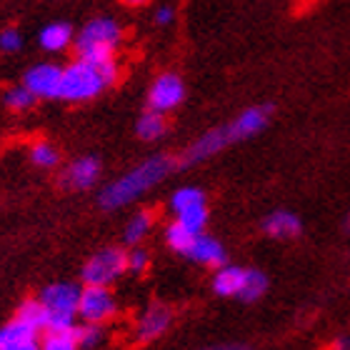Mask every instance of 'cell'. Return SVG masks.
Listing matches in <instances>:
<instances>
[{
	"label": "cell",
	"mask_w": 350,
	"mask_h": 350,
	"mask_svg": "<svg viewBox=\"0 0 350 350\" xmlns=\"http://www.w3.org/2000/svg\"><path fill=\"white\" fill-rule=\"evenodd\" d=\"M270 110H273L270 105H250V108L243 110L241 116H235L230 123L205 131L196 143H190V146L185 148L183 158L175 163V165H180V168L198 165V163H203V161H211L213 155L223 153L226 148L258 135V133L268 125Z\"/></svg>",
	"instance_id": "obj_1"
},
{
	"label": "cell",
	"mask_w": 350,
	"mask_h": 350,
	"mask_svg": "<svg viewBox=\"0 0 350 350\" xmlns=\"http://www.w3.org/2000/svg\"><path fill=\"white\" fill-rule=\"evenodd\" d=\"M173 168V158H168V155H153V158L138 163L135 168L125 170L120 178L110 180L100 190L98 203H100L103 211H120L125 205L135 203L140 196H146L148 190L155 188L161 180H165Z\"/></svg>",
	"instance_id": "obj_2"
},
{
	"label": "cell",
	"mask_w": 350,
	"mask_h": 350,
	"mask_svg": "<svg viewBox=\"0 0 350 350\" xmlns=\"http://www.w3.org/2000/svg\"><path fill=\"white\" fill-rule=\"evenodd\" d=\"M118 81V63L113 60H83L75 58L70 66L63 68L58 100L88 103L103 95Z\"/></svg>",
	"instance_id": "obj_3"
},
{
	"label": "cell",
	"mask_w": 350,
	"mask_h": 350,
	"mask_svg": "<svg viewBox=\"0 0 350 350\" xmlns=\"http://www.w3.org/2000/svg\"><path fill=\"white\" fill-rule=\"evenodd\" d=\"M123 40V28L120 23L108 18V15H100V18H93L88 21L78 33H75L73 40V51L75 58L83 60H113L116 58L118 45Z\"/></svg>",
	"instance_id": "obj_4"
},
{
	"label": "cell",
	"mask_w": 350,
	"mask_h": 350,
	"mask_svg": "<svg viewBox=\"0 0 350 350\" xmlns=\"http://www.w3.org/2000/svg\"><path fill=\"white\" fill-rule=\"evenodd\" d=\"M38 300L48 310V325L45 333H66L75 328L78 321V300H81V285L70 280H55L48 283L38 293Z\"/></svg>",
	"instance_id": "obj_5"
},
{
	"label": "cell",
	"mask_w": 350,
	"mask_h": 350,
	"mask_svg": "<svg viewBox=\"0 0 350 350\" xmlns=\"http://www.w3.org/2000/svg\"><path fill=\"white\" fill-rule=\"evenodd\" d=\"M125 256H128V253H125L123 248H118V245H105V248L95 250L93 256L83 262V270H81L83 285L110 288V285L116 283L120 275H125V270H128Z\"/></svg>",
	"instance_id": "obj_6"
},
{
	"label": "cell",
	"mask_w": 350,
	"mask_h": 350,
	"mask_svg": "<svg viewBox=\"0 0 350 350\" xmlns=\"http://www.w3.org/2000/svg\"><path fill=\"white\" fill-rule=\"evenodd\" d=\"M170 211H173L175 220L183 228H188L190 233H205L211 211H208V200L205 193L196 185H183L173 193L170 198Z\"/></svg>",
	"instance_id": "obj_7"
},
{
	"label": "cell",
	"mask_w": 350,
	"mask_h": 350,
	"mask_svg": "<svg viewBox=\"0 0 350 350\" xmlns=\"http://www.w3.org/2000/svg\"><path fill=\"white\" fill-rule=\"evenodd\" d=\"M118 313V300L110 288L100 285H83L81 300H78V318L81 323L103 325Z\"/></svg>",
	"instance_id": "obj_8"
},
{
	"label": "cell",
	"mask_w": 350,
	"mask_h": 350,
	"mask_svg": "<svg viewBox=\"0 0 350 350\" xmlns=\"http://www.w3.org/2000/svg\"><path fill=\"white\" fill-rule=\"evenodd\" d=\"M60 78H63V68L58 63H36L23 73V85L36 95V100H58L60 93Z\"/></svg>",
	"instance_id": "obj_9"
},
{
	"label": "cell",
	"mask_w": 350,
	"mask_h": 350,
	"mask_svg": "<svg viewBox=\"0 0 350 350\" xmlns=\"http://www.w3.org/2000/svg\"><path fill=\"white\" fill-rule=\"evenodd\" d=\"M185 100V83L178 73H163L158 75L148 90V108L155 113H170Z\"/></svg>",
	"instance_id": "obj_10"
},
{
	"label": "cell",
	"mask_w": 350,
	"mask_h": 350,
	"mask_svg": "<svg viewBox=\"0 0 350 350\" xmlns=\"http://www.w3.org/2000/svg\"><path fill=\"white\" fill-rule=\"evenodd\" d=\"M103 165L95 155H83L75 158L66 165V170L60 173V185L66 190H90L95 183L100 180Z\"/></svg>",
	"instance_id": "obj_11"
},
{
	"label": "cell",
	"mask_w": 350,
	"mask_h": 350,
	"mask_svg": "<svg viewBox=\"0 0 350 350\" xmlns=\"http://www.w3.org/2000/svg\"><path fill=\"white\" fill-rule=\"evenodd\" d=\"M40 330L10 318L0 325V350H40Z\"/></svg>",
	"instance_id": "obj_12"
},
{
	"label": "cell",
	"mask_w": 350,
	"mask_h": 350,
	"mask_svg": "<svg viewBox=\"0 0 350 350\" xmlns=\"http://www.w3.org/2000/svg\"><path fill=\"white\" fill-rule=\"evenodd\" d=\"M170 321H173V313H170V308L161 306V303H153V306H148L138 318V325H135V336L138 340L148 343V340H155V338H161L165 330L170 328Z\"/></svg>",
	"instance_id": "obj_13"
},
{
	"label": "cell",
	"mask_w": 350,
	"mask_h": 350,
	"mask_svg": "<svg viewBox=\"0 0 350 350\" xmlns=\"http://www.w3.org/2000/svg\"><path fill=\"white\" fill-rule=\"evenodd\" d=\"M185 258H190L193 262H200V265H211V268H218L226 262V248L218 238L205 233H198L190 243V248L185 250Z\"/></svg>",
	"instance_id": "obj_14"
},
{
	"label": "cell",
	"mask_w": 350,
	"mask_h": 350,
	"mask_svg": "<svg viewBox=\"0 0 350 350\" xmlns=\"http://www.w3.org/2000/svg\"><path fill=\"white\" fill-rule=\"evenodd\" d=\"M262 233L275 238V241H293L298 238L303 230V223L295 213L291 211H273L270 215H265V220L260 223Z\"/></svg>",
	"instance_id": "obj_15"
},
{
	"label": "cell",
	"mask_w": 350,
	"mask_h": 350,
	"mask_svg": "<svg viewBox=\"0 0 350 350\" xmlns=\"http://www.w3.org/2000/svg\"><path fill=\"white\" fill-rule=\"evenodd\" d=\"M73 40H75L73 25L63 21L48 23V25L40 28V33H38V45H40L45 53H66L68 48H73Z\"/></svg>",
	"instance_id": "obj_16"
},
{
	"label": "cell",
	"mask_w": 350,
	"mask_h": 350,
	"mask_svg": "<svg viewBox=\"0 0 350 350\" xmlns=\"http://www.w3.org/2000/svg\"><path fill=\"white\" fill-rule=\"evenodd\" d=\"M245 270L241 265H218L215 268V275H213V291L220 298H238L243 291V283H245Z\"/></svg>",
	"instance_id": "obj_17"
},
{
	"label": "cell",
	"mask_w": 350,
	"mask_h": 350,
	"mask_svg": "<svg viewBox=\"0 0 350 350\" xmlns=\"http://www.w3.org/2000/svg\"><path fill=\"white\" fill-rule=\"evenodd\" d=\"M13 318L23 321L25 325H30V328L40 330V333H45V325H48V310H45V306L38 298L23 300L21 306L15 308Z\"/></svg>",
	"instance_id": "obj_18"
},
{
	"label": "cell",
	"mask_w": 350,
	"mask_h": 350,
	"mask_svg": "<svg viewBox=\"0 0 350 350\" xmlns=\"http://www.w3.org/2000/svg\"><path fill=\"white\" fill-rule=\"evenodd\" d=\"M165 131H168V120H165V116L163 113H155V110L148 108L143 116L138 118V123H135V133H138L140 140H158L165 135Z\"/></svg>",
	"instance_id": "obj_19"
},
{
	"label": "cell",
	"mask_w": 350,
	"mask_h": 350,
	"mask_svg": "<svg viewBox=\"0 0 350 350\" xmlns=\"http://www.w3.org/2000/svg\"><path fill=\"white\" fill-rule=\"evenodd\" d=\"M150 228H153V215L146 211L135 213L123 228V243L125 245H131V248H135V245H140L143 238L150 233Z\"/></svg>",
	"instance_id": "obj_20"
},
{
	"label": "cell",
	"mask_w": 350,
	"mask_h": 350,
	"mask_svg": "<svg viewBox=\"0 0 350 350\" xmlns=\"http://www.w3.org/2000/svg\"><path fill=\"white\" fill-rule=\"evenodd\" d=\"M30 163L40 170H53L60 163V150L53 146L51 140H36L28 150Z\"/></svg>",
	"instance_id": "obj_21"
},
{
	"label": "cell",
	"mask_w": 350,
	"mask_h": 350,
	"mask_svg": "<svg viewBox=\"0 0 350 350\" xmlns=\"http://www.w3.org/2000/svg\"><path fill=\"white\" fill-rule=\"evenodd\" d=\"M36 103H38L36 95L30 93L23 83H18V85H8L5 90H3V105H5L10 113H25V110H30Z\"/></svg>",
	"instance_id": "obj_22"
},
{
	"label": "cell",
	"mask_w": 350,
	"mask_h": 350,
	"mask_svg": "<svg viewBox=\"0 0 350 350\" xmlns=\"http://www.w3.org/2000/svg\"><path fill=\"white\" fill-rule=\"evenodd\" d=\"M268 291V275L262 270L248 268L245 270V283H243V291L238 295V300H245V303H256L265 295Z\"/></svg>",
	"instance_id": "obj_23"
},
{
	"label": "cell",
	"mask_w": 350,
	"mask_h": 350,
	"mask_svg": "<svg viewBox=\"0 0 350 350\" xmlns=\"http://www.w3.org/2000/svg\"><path fill=\"white\" fill-rule=\"evenodd\" d=\"M73 338H75V343H78V350H95L98 345H103L105 333H103V325H93V323H75Z\"/></svg>",
	"instance_id": "obj_24"
},
{
	"label": "cell",
	"mask_w": 350,
	"mask_h": 350,
	"mask_svg": "<svg viewBox=\"0 0 350 350\" xmlns=\"http://www.w3.org/2000/svg\"><path fill=\"white\" fill-rule=\"evenodd\" d=\"M193 238H196V233H190L188 228H183L178 220H173V223L165 228V243L170 245V250L180 253V256H185V250L190 248Z\"/></svg>",
	"instance_id": "obj_25"
},
{
	"label": "cell",
	"mask_w": 350,
	"mask_h": 350,
	"mask_svg": "<svg viewBox=\"0 0 350 350\" xmlns=\"http://www.w3.org/2000/svg\"><path fill=\"white\" fill-rule=\"evenodd\" d=\"M40 350H78L73 330H66V333H45V336H40Z\"/></svg>",
	"instance_id": "obj_26"
},
{
	"label": "cell",
	"mask_w": 350,
	"mask_h": 350,
	"mask_svg": "<svg viewBox=\"0 0 350 350\" xmlns=\"http://www.w3.org/2000/svg\"><path fill=\"white\" fill-rule=\"evenodd\" d=\"M23 51V33L18 28H3L0 30V53L5 55H15Z\"/></svg>",
	"instance_id": "obj_27"
},
{
	"label": "cell",
	"mask_w": 350,
	"mask_h": 350,
	"mask_svg": "<svg viewBox=\"0 0 350 350\" xmlns=\"http://www.w3.org/2000/svg\"><path fill=\"white\" fill-rule=\"evenodd\" d=\"M125 262H128V270L138 275V273H143V270L148 268V253L143 248H138V245H135V248H133L131 253L125 256Z\"/></svg>",
	"instance_id": "obj_28"
},
{
	"label": "cell",
	"mask_w": 350,
	"mask_h": 350,
	"mask_svg": "<svg viewBox=\"0 0 350 350\" xmlns=\"http://www.w3.org/2000/svg\"><path fill=\"white\" fill-rule=\"evenodd\" d=\"M173 21H175V10L170 5H161L155 10V23L158 25H170Z\"/></svg>",
	"instance_id": "obj_29"
},
{
	"label": "cell",
	"mask_w": 350,
	"mask_h": 350,
	"mask_svg": "<svg viewBox=\"0 0 350 350\" xmlns=\"http://www.w3.org/2000/svg\"><path fill=\"white\" fill-rule=\"evenodd\" d=\"M203 350H253L248 345L243 343H223V345H211V348H203Z\"/></svg>",
	"instance_id": "obj_30"
},
{
	"label": "cell",
	"mask_w": 350,
	"mask_h": 350,
	"mask_svg": "<svg viewBox=\"0 0 350 350\" xmlns=\"http://www.w3.org/2000/svg\"><path fill=\"white\" fill-rule=\"evenodd\" d=\"M336 350H350V338H340L336 343Z\"/></svg>",
	"instance_id": "obj_31"
},
{
	"label": "cell",
	"mask_w": 350,
	"mask_h": 350,
	"mask_svg": "<svg viewBox=\"0 0 350 350\" xmlns=\"http://www.w3.org/2000/svg\"><path fill=\"white\" fill-rule=\"evenodd\" d=\"M120 3H125V5H131V8H135V5H146L148 0H120Z\"/></svg>",
	"instance_id": "obj_32"
},
{
	"label": "cell",
	"mask_w": 350,
	"mask_h": 350,
	"mask_svg": "<svg viewBox=\"0 0 350 350\" xmlns=\"http://www.w3.org/2000/svg\"><path fill=\"white\" fill-rule=\"evenodd\" d=\"M345 228H348V233H350V215H348V220H345Z\"/></svg>",
	"instance_id": "obj_33"
}]
</instances>
